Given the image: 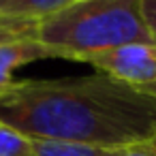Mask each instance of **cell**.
Wrapping results in <instances>:
<instances>
[{"label": "cell", "mask_w": 156, "mask_h": 156, "mask_svg": "<svg viewBox=\"0 0 156 156\" xmlns=\"http://www.w3.org/2000/svg\"><path fill=\"white\" fill-rule=\"evenodd\" d=\"M0 122L30 139L115 150L156 139V96L103 73L26 79L0 96Z\"/></svg>", "instance_id": "1"}, {"label": "cell", "mask_w": 156, "mask_h": 156, "mask_svg": "<svg viewBox=\"0 0 156 156\" xmlns=\"http://www.w3.org/2000/svg\"><path fill=\"white\" fill-rule=\"evenodd\" d=\"M37 41L56 58L79 60L130 43H150L141 0H75L37 22Z\"/></svg>", "instance_id": "2"}, {"label": "cell", "mask_w": 156, "mask_h": 156, "mask_svg": "<svg viewBox=\"0 0 156 156\" xmlns=\"http://www.w3.org/2000/svg\"><path fill=\"white\" fill-rule=\"evenodd\" d=\"M77 62L90 64L96 73L109 75L135 88L156 83V43H130L109 51L83 56Z\"/></svg>", "instance_id": "3"}, {"label": "cell", "mask_w": 156, "mask_h": 156, "mask_svg": "<svg viewBox=\"0 0 156 156\" xmlns=\"http://www.w3.org/2000/svg\"><path fill=\"white\" fill-rule=\"evenodd\" d=\"M47 58H56V54L47 49L43 43H39L34 37L0 43V96L17 86L13 77L17 69L32 64L37 60H47Z\"/></svg>", "instance_id": "4"}, {"label": "cell", "mask_w": 156, "mask_h": 156, "mask_svg": "<svg viewBox=\"0 0 156 156\" xmlns=\"http://www.w3.org/2000/svg\"><path fill=\"white\" fill-rule=\"evenodd\" d=\"M75 0H0V17L39 22Z\"/></svg>", "instance_id": "5"}, {"label": "cell", "mask_w": 156, "mask_h": 156, "mask_svg": "<svg viewBox=\"0 0 156 156\" xmlns=\"http://www.w3.org/2000/svg\"><path fill=\"white\" fill-rule=\"evenodd\" d=\"M34 156H107V150L64 141L34 139Z\"/></svg>", "instance_id": "6"}, {"label": "cell", "mask_w": 156, "mask_h": 156, "mask_svg": "<svg viewBox=\"0 0 156 156\" xmlns=\"http://www.w3.org/2000/svg\"><path fill=\"white\" fill-rule=\"evenodd\" d=\"M0 156H34V139L0 122Z\"/></svg>", "instance_id": "7"}, {"label": "cell", "mask_w": 156, "mask_h": 156, "mask_svg": "<svg viewBox=\"0 0 156 156\" xmlns=\"http://www.w3.org/2000/svg\"><path fill=\"white\" fill-rule=\"evenodd\" d=\"M32 37L37 39V22L0 17V43L20 41V39H32Z\"/></svg>", "instance_id": "8"}, {"label": "cell", "mask_w": 156, "mask_h": 156, "mask_svg": "<svg viewBox=\"0 0 156 156\" xmlns=\"http://www.w3.org/2000/svg\"><path fill=\"white\" fill-rule=\"evenodd\" d=\"M141 17L152 43H156V0H141Z\"/></svg>", "instance_id": "9"}, {"label": "cell", "mask_w": 156, "mask_h": 156, "mask_svg": "<svg viewBox=\"0 0 156 156\" xmlns=\"http://www.w3.org/2000/svg\"><path fill=\"white\" fill-rule=\"evenodd\" d=\"M107 156H156V150L147 143L143 145H128V147H115L107 150Z\"/></svg>", "instance_id": "10"}, {"label": "cell", "mask_w": 156, "mask_h": 156, "mask_svg": "<svg viewBox=\"0 0 156 156\" xmlns=\"http://www.w3.org/2000/svg\"><path fill=\"white\" fill-rule=\"evenodd\" d=\"M143 92H147V94H152V96H156V83H150V86H145V88H141Z\"/></svg>", "instance_id": "11"}, {"label": "cell", "mask_w": 156, "mask_h": 156, "mask_svg": "<svg viewBox=\"0 0 156 156\" xmlns=\"http://www.w3.org/2000/svg\"><path fill=\"white\" fill-rule=\"evenodd\" d=\"M147 145H150V147H154V150H156V139H152V141H150V143H147Z\"/></svg>", "instance_id": "12"}]
</instances>
